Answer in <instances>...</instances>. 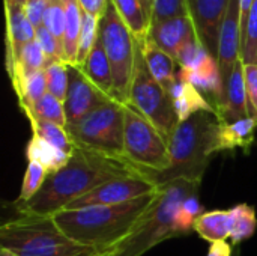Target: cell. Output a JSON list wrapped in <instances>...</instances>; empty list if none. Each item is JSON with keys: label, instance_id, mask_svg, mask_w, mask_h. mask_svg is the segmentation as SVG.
I'll return each instance as SVG.
<instances>
[{"label": "cell", "instance_id": "obj_11", "mask_svg": "<svg viewBox=\"0 0 257 256\" xmlns=\"http://www.w3.org/2000/svg\"><path fill=\"white\" fill-rule=\"evenodd\" d=\"M68 92L63 101L65 113H66V130L78 125L86 116H89L95 109L101 104L111 100V97L105 95L99 91L81 71L78 65L68 63Z\"/></svg>", "mask_w": 257, "mask_h": 256}, {"label": "cell", "instance_id": "obj_41", "mask_svg": "<svg viewBox=\"0 0 257 256\" xmlns=\"http://www.w3.org/2000/svg\"><path fill=\"white\" fill-rule=\"evenodd\" d=\"M208 256H233L232 252V246L227 241H218V243H212Z\"/></svg>", "mask_w": 257, "mask_h": 256}, {"label": "cell", "instance_id": "obj_18", "mask_svg": "<svg viewBox=\"0 0 257 256\" xmlns=\"http://www.w3.org/2000/svg\"><path fill=\"white\" fill-rule=\"evenodd\" d=\"M139 44L145 54L149 71L169 94L176 80V72H178L176 60L170 54H167L164 50H161L155 42H152L148 36L145 39H140Z\"/></svg>", "mask_w": 257, "mask_h": 256}, {"label": "cell", "instance_id": "obj_14", "mask_svg": "<svg viewBox=\"0 0 257 256\" xmlns=\"http://www.w3.org/2000/svg\"><path fill=\"white\" fill-rule=\"evenodd\" d=\"M193 35H196L193 20L190 15H182L152 23L148 38L176 60L179 50Z\"/></svg>", "mask_w": 257, "mask_h": 256}, {"label": "cell", "instance_id": "obj_1", "mask_svg": "<svg viewBox=\"0 0 257 256\" xmlns=\"http://www.w3.org/2000/svg\"><path fill=\"white\" fill-rule=\"evenodd\" d=\"M145 175L122 158L75 146L66 166L48 174L42 189L27 202H14L20 216L51 217L96 187L123 177Z\"/></svg>", "mask_w": 257, "mask_h": 256}, {"label": "cell", "instance_id": "obj_29", "mask_svg": "<svg viewBox=\"0 0 257 256\" xmlns=\"http://www.w3.org/2000/svg\"><path fill=\"white\" fill-rule=\"evenodd\" d=\"M18 104L21 110H26L36 104L48 91H47V78H45V69H41L27 78H24L17 88H14Z\"/></svg>", "mask_w": 257, "mask_h": 256}, {"label": "cell", "instance_id": "obj_22", "mask_svg": "<svg viewBox=\"0 0 257 256\" xmlns=\"http://www.w3.org/2000/svg\"><path fill=\"white\" fill-rule=\"evenodd\" d=\"M81 21H83V11L78 0H65V35H63L65 63L69 65L77 63Z\"/></svg>", "mask_w": 257, "mask_h": 256}, {"label": "cell", "instance_id": "obj_26", "mask_svg": "<svg viewBox=\"0 0 257 256\" xmlns=\"http://www.w3.org/2000/svg\"><path fill=\"white\" fill-rule=\"evenodd\" d=\"M257 228L256 211L248 204H239L230 208V243L238 246L244 240L250 238Z\"/></svg>", "mask_w": 257, "mask_h": 256}, {"label": "cell", "instance_id": "obj_2", "mask_svg": "<svg viewBox=\"0 0 257 256\" xmlns=\"http://www.w3.org/2000/svg\"><path fill=\"white\" fill-rule=\"evenodd\" d=\"M158 198L160 189L155 193L126 204L78 210L65 208L51 217L54 223L77 243L105 253H113L142 226Z\"/></svg>", "mask_w": 257, "mask_h": 256}, {"label": "cell", "instance_id": "obj_43", "mask_svg": "<svg viewBox=\"0 0 257 256\" xmlns=\"http://www.w3.org/2000/svg\"><path fill=\"white\" fill-rule=\"evenodd\" d=\"M0 256H18V255H15V253H12V252H9V250H6V249H2V247H0Z\"/></svg>", "mask_w": 257, "mask_h": 256}, {"label": "cell", "instance_id": "obj_17", "mask_svg": "<svg viewBox=\"0 0 257 256\" xmlns=\"http://www.w3.org/2000/svg\"><path fill=\"white\" fill-rule=\"evenodd\" d=\"M175 112L179 118V122L187 121L197 112H214L211 103L205 98V95L194 88L190 81H187L179 71L176 72V80L169 92ZM215 113V112H214Z\"/></svg>", "mask_w": 257, "mask_h": 256}, {"label": "cell", "instance_id": "obj_15", "mask_svg": "<svg viewBox=\"0 0 257 256\" xmlns=\"http://www.w3.org/2000/svg\"><path fill=\"white\" fill-rule=\"evenodd\" d=\"M6 14V69L12 65L17 53L35 41V26L29 21L21 5L5 2Z\"/></svg>", "mask_w": 257, "mask_h": 256}, {"label": "cell", "instance_id": "obj_25", "mask_svg": "<svg viewBox=\"0 0 257 256\" xmlns=\"http://www.w3.org/2000/svg\"><path fill=\"white\" fill-rule=\"evenodd\" d=\"M114 5L117 14L133 33V36L140 41L145 39L149 33V21L146 18V14L143 11L140 0H111Z\"/></svg>", "mask_w": 257, "mask_h": 256}, {"label": "cell", "instance_id": "obj_9", "mask_svg": "<svg viewBox=\"0 0 257 256\" xmlns=\"http://www.w3.org/2000/svg\"><path fill=\"white\" fill-rule=\"evenodd\" d=\"M128 104L149 119L167 140L179 124L172 98L149 71L139 41H136V63Z\"/></svg>", "mask_w": 257, "mask_h": 256}, {"label": "cell", "instance_id": "obj_37", "mask_svg": "<svg viewBox=\"0 0 257 256\" xmlns=\"http://www.w3.org/2000/svg\"><path fill=\"white\" fill-rule=\"evenodd\" d=\"M182 15H188L187 0H155L151 24Z\"/></svg>", "mask_w": 257, "mask_h": 256}, {"label": "cell", "instance_id": "obj_3", "mask_svg": "<svg viewBox=\"0 0 257 256\" xmlns=\"http://www.w3.org/2000/svg\"><path fill=\"white\" fill-rule=\"evenodd\" d=\"M220 119L214 112H197L182 121L169 137L170 167L152 178L157 186L176 180L202 183L205 170L220 146Z\"/></svg>", "mask_w": 257, "mask_h": 256}, {"label": "cell", "instance_id": "obj_12", "mask_svg": "<svg viewBox=\"0 0 257 256\" xmlns=\"http://www.w3.org/2000/svg\"><path fill=\"white\" fill-rule=\"evenodd\" d=\"M230 0H187L188 15L206 50L217 59L221 26Z\"/></svg>", "mask_w": 257, "mask_h": 256}, {"label": "cell", "instance_id": "obj_20", "mask_svg": "<svg viewBox=\"0 0 257 256\" xmlns=\"http://www.w3.org/2000/svg\"><path fill=\"white\" fill-rule=\"evenodd\" d=\"M47 66V56L41 45L35 41L26 44L15 56L12 65L8 68V74L12 83V88H17L24 78L29 75L45 69Z\"/></svg>", "mask_w": 257, "mask_h": 256}, {"label": "cell", "instance_id": "obj_45", "mask_svg": "<svg viewBox=\"0 0 257 256\" xmlns=\"http://www.w3.org/2000/svg\"><path fill=\"white\" fill-rule=\"evenodd\" d=\"M233 256H241V253H235V255Z\"/></svg>", "mask_w": 257, "mask_h": 256}, {"label": "cell", "instance_id": "obj_36", "mask_svg": "<svg viewBox=\"0 0 257 256\" xmlns=\"http://www.w3.org/2000/svg\"><path fill=\"white\" fill-rule=\"evenodd\" d=\"M35 39L41 45V48L44 50V53L47 56V63L56 62V60H63L62 44L56 39V36L44 24L35 29Z\"/></svg>", "mask_w": 257, "mask_h": 256}, {"label": "cell", "instance_id": "obj_31", "mask_svg": "<svg viewBox=\"0 0 257 256\" xmlns=\"http://www.w3.org/2000/svg\"><path fill=\"white\" fill-rule=\"evenodd\" d=\"M45 78H47V91L53 97L60 101H65L68 92V63L63 60L50 62L45 66Z\"/></svg>", "mask_w": 257, "mask_h": 256}, {"label": "cell", "instance_id": "obj_30", "mask_svg": "<svg viewBox=\"0 0 257 256\" xmlns=\"http://www.w3.org/2000/svg\"><path fill=\"white\" fill-rule=\"evenodd\" d=\"M99 21H101L99 18H95L90 14L83 11L81 32H80V41H78V54H77L75 65L81 66L86 62L87 56L90 54V51L99 36Z\"/></svg>", "mask_w": 257, "mask_h": 256}, {"label": "cell", "instance_id": "obj_27", "mask_svg": "<svg viewBox=\"0 0 257 256\" xmlns=\"http://www.w3.org/2000/svg\"><path fill=\"white\" fill-rule=\"evenodd\" d=\"M21 112L24 113L27 119H41V121L53 122L66 128V113H65L63 101L57 100L48 92L36 104Z\"/></svg>", "mask_w": 257, "mask_h": 256}, {"label": "cell", "instance_id": "obj_21", "mask_svg": "<svg viewBox=\"0 0 257 256\" xmlns=\"http://www.w3.org/2000/svg\"><path fill=\"white\" fill-rule=\"evenodd\" d=\"M257 130V119L244 118L235 122L220 125V146L221 151H232L236 148H242L248 151V148L254 142V133Z\"/></svg>", "mask_w": 257, "mask_h": 256}, {"label": "cell", "instance_id": "obj_4", "mask_svg": "<svg viewBox=\"0 0 257 256\" xmlns=\"http://www.w3.org/2000/svg\"><path fill=\"white\" fill-rule=\"evenodd\" d=\"M0 247L18 256H111L69 238L53 217L20 216L0 226Z\"/></svg>", "mask_w": 257, "mask_h": 256}, {"label": "cell", "instance_id": "obj_5", "mask_svg": "<svg viewBox=\"0 0 257 256\" xmlns=\"http://www.w3.org/2000/svg\"><path fill=\"white\" fill-rule=\"evenodd\" d=\"M200 183L188 180H176L160 186V198L142 226L111 256H142L166 240L182 237L176 226V213L188 196L197 195Z\"/></svg>", "mask_w": 257, "mask_h": 256}, {"label": "cell", "instance_id": "obj_28", "mask_svg": "<svg viewBox=\"0 0 257 256\" xmlns=\"http://www.w3.org/2000/svg\"><path fill=\"white\" fill-rule=\"evenodd\" d=\"M33 136H38L41 139H44L45 142H48L50 145L59 148L63 152L72 154L75 149V145L68 133V130L62 125L53 124V122H47V121H41V119H29Z\"/></svg>", "mask_w": 257, "mask_h": 256}, {"label": "cell", "instance_id": "obj_38", "mask_svg": "<svg viewBox=\"0 0 257 256\" xmlns=\"http://www.w3.org/2000/svg\"><path fill=\"white\" fill-rule=\"evenodd\" d=\"M245 88L248 115L257 119V65H245Z\"/></svg>", "mask_w": 257, "mask_h": 256}, {"label": "cell", "instance_id": "obj_7", "mask_svg": "<svg viewBox=\"0 0 257 256\" xmlns=\"http://www.w3.org/2000/svg\"><path fill=\"white\" fill-rule=\"evenodd\" d=\"M68 133L75 146L126 160L123 148L125 104L113 98L95 109Z\"/></svg>", "mask_w": 257, "mask_h": 256}, {"label": "cell", "instance_id": "obj_42", "mask_svg": "<svg viewBox=\"0 0 257 256\" xmlns=\"http://www.w3.org/2000/svg\"><path fill=\"white\" fill-rule=\"evenodd\" d=\"M140 2H142L143 11H145V14H146V18H148V21H149V24H151V21H152V14H154V2H155V0H140Z\"/></svg>", "mask_w": 257, "mask_h": 256}, {"label": "cell", "instance_id": "obj_13", "mask_svg": "<svg viewBox=\"0 0 257 256\" xmlns=\"http://www.w3.org/2000/svg\"><path fill=\"white\" fill-rule=\"evenodd\" d=\"M241 47H242V35H241L239 0H230L220 32L218 57H217L221 78H223V86H224V101H226V91L230 75L233 72L236 62L241 59Z\"/></svg>", "mask_w": 257, "mask_h": 256}, {"label": "cell", "instance_id": "obj_34", "mask_svg": "<svg viewBox=\"0 0 257 256\" xmlns=\"http://www.w3.org/2000/svg\"><path fill=\"white\" fill-rule=\"evenodd\" d=\"M200 214H203V210L197 199V195L188 196L181 204V207L176 213V226L182 235H187L194 229V223Z\"/></svg>", "mask_w": 257, "mask_h": 256}, {"label": "cell", "instance_id": "obj_8", "mask_svg": "<svg viewBox=\"0 0 257 256\" xmlns=\"http://www.w3.org/2000/svg\"><path fill=\"white\" fill-rule=\"evenodd\" d=\"M99 35L113 72V98L126 106L136 63V38L111 2L99 21Z\"/></svg>", "mask_w": 257, "mask_h": 256}, {"label": "cell", "instance_id": "obj_39", "mask_svg": "<svg viewBox=\"0 0 257 256\" xmlns=\"http://www.w3.org/2000/svg\"><path fill=\"white\" fill-rule=\"evenodd\" d=\"M47 5H48V0H26L21 5L24 9V14L27 15L29 21L35 26V29L42 26Z\"/></svg>", "mask_w": 257, "mask_h": 256}, {"label": "cell", "instance_id": "obj_10", "mask_svg": "<svg viewBox=\"0 0 257 256\" xmlns=\"http://www.w3.org/2000/svg\"><path fill=\"white\" fill-rule=\"evenodd\" d=\"M160 186H157L146 175H133L111 180L87 195L75 199L66 208L78 210L86 207H98V205H119L126 204L142 196L158 192Z\"/></svg>", "mask_w": 257, "mask_h": 256}, {"label": "cell", "instance_id": "obj_35", "mask_svg": "<svg viewBox=\"0 0 257 256\" xmlns=\"http://www.w3.org/2000/svg\"><path fill=\"white\" fill-rule=\"evenodd\" d=\"M62 44L63 47V35H65V0H48L44 23H42Z\"/></svg>", "mask_w": 257, "mask_h": 256}, {"label": "cell", "instance_id": "obj_32", "mask_svg": "<svg viewBox=\"0 0 257 256\" xmlns=\"http://www.w3.org/2000/svg\"><path fill=\"white\" fill-rule=\"evenodd\" d=\"M47 177H48V170L44 166H41L39 163H35V161H29L24 178H23L20 196L17 198L15 202H27V201H30L42 189Z\"/></svg>", "mask_w": 257, "mask_h": 256}, {"label": "cell", "instance_id": "obj_24", "mask_svg": "<svg viewBox=\"0 0 257 256\" xmlns=\"http://www.w3.org/2000/svg\"><path fill=\"white\" fill-rule=\"evenodd\" d=\"M26 155L29 161H35L44 166L48 170V174L57 172L59 169L66 166L71 158V154L60 151L59 148L50 145L38 136H32V139L29 140Z\"/></svg>", "mask_w": 257, "mask_h": 256}, {"label": "cell", "instance_id": "obj_44", "mask_svg": "<svg viewBox=\"0 0 257 256\" xmlns=\"http://www.w3.org/2000/svg\"><path fill=\"white\" fill-rule=\"evenodd\" d=\"M5 2H9V3H17V5H23L26 0H5Z\"/></svg>", "mask_w": 257, "mask_h": 256}, {"label": "cell", "instance_id": "obj_19", "mask_svg": "<svg viewBox=\"0 0 257 256\" xmlns=\"http://www.w3.org/2000/svg\"><path fill=\"white\" fill-rule=\"evenodd\" d=\"M84 75L105 95L113 98V72L111 66L101 39V35L98 36L90 54L87 56L86 62L80 66ZM114 100V98H113Z\"/></svg>", "mask_w": 257, "mask_h": 256}, {"label": "cell", "instance_id": "obj_23", "mask_svg": "<svg viewBox=\"0 0 257 256\" xmlns=\"http://www.w3.org/2000/svg\"><path fill=\"white\" fill-rule=\"evenodd\" d=\"M194 231L211 244L227 241L230 238V210H214L200 214L194 223Z\"/></svg>", "mask_w": 257, "mask_h": 256}, {"label": "cell", "instance_id": "obj_40", "mask_svg": "<svg viewBox=\"0 0 257 256\" xmlns=\"http://www.w3.org/2000/svg\"><path fill=\"white\" fill-rule=\"evenodd\" d=\"M111 0H78L81 9L95 18H102Z\"/></svg>", "mask_w": 257, "mask_h": 256}, {"label": "cell", "instance_id": "obj_6", "mask_svg": "<svg viewBox=\"0 0 257 256\" xmlns=\"http://www.w3.org/2000/svg\"><path fill=\"white\" fill-rule=\"evenodd\" d=\"M125 158L149 180L166 172L170 164L169 140L133 106H125Z\"/></svg>", "mask_w": 257, "mask_h": 256}, {"label": "cell", "instance_id": "obj_33", "mask_svg": "<svg viewBox=\"0 0 257 256\" xmlns=\"http://www.w3.org/2000/svg\"><path fill=\"white\" fill-rule=\"evenodd\" d=\"M241 59L244 65H257V0H254L245 33L242 36Z\"/></svg>", "mask_w": 257, "mask_h": 256}, {"label": "cell", "instance_id": "obj_16", "mask_svg": "<svg viewBox=\"0 0 257 256\" xmlns=\"http://www.w3.org/2000/svg\"><path fill=\"white\" fill-rule=\"evenodd\" d=\"M220 122L229 124L244 118H248V101H247V88H245V65L239 59L230 75L224 106L217 112Z\"/></svg>", "mask_w": 257, "mask_h": 256}]
</instances>
